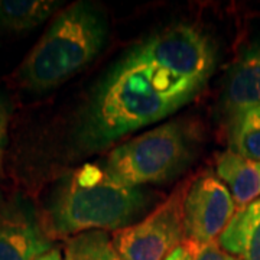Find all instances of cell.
Returning <instances> with one entry per match:
<instances>
[{
  "instance_id": "cell-1",
  "label": "cell",
  "mask_w": 260,
  "mask_h": 260,
  "mask_svg": "<svg viewBox=\"0 0 260 260\" xmlns=\"http://www.w3.org/2000/svg\"><path fill=\"white\" fill-rule=\"evenodd\" d=\"M205 84L178 74L136 45L99 85L78 124L77 142L84 150H102L127 133L171 116Z\"/></svg>"
},
{
  "instance_id": "cell-2",
  "label": "cell",
  "mask_w": 260,
  "mask_h": 260,
  "mask_svg": "<svg viewBox=\"0 0 260 260\" xmlns=\"http://www.w3.org/2000/svg\"><path fill=\"white\" fill-rule=\"evenodd\" d=\"M148 201L140 188L121 184L104 165L85 164L59 181L42 224L51 240L85 232H117L132 225Z\"/></svg>"
},
{
  "instance_id": "cell-3",
  "label": "cell",
  "mask_w": 260,
  "mask_h": 260,
  "mask_svg": "<svg viewBox=\"0 0 260 260\" xmlns=\"http://www.w3.org/2000/svg\"><path fill=\"white\" fill-rule=\"evenodd\" d=\"M109 35L107 16L90 2L58 12L18 70V81L30 93H47L80 73L102 52Z\"/></svg>"
},
{
  "instance_id": "cell-4",
  "label": "cell",
  "mask_w": 260,
  "mask_h": 260,
  "mask_svg": "<svg viewBox=\"0 0 260 260\" xmlns=\"http://www.w3.org/2000/svg\"><path fill=\"white\" fill-rule=\"evenodd\" d=\"M194 158V142L184 123L169 121L113 149L104 168L114 179L140 188L178 175Z\"/></svg>"
},
{
  "instance_id": "cell-5",
  "label": "cell",
  "mask_w": 260,
  "mask_h": 260,
  "mask_svg": "<svg viewBox=\"0 0 260 260\" xmlns=\"http://www.w3.org/2000/svg\"><path fill=\"white\" fill-rule=\"evenodd\" d=\"M188 185L189 182L181 184L142 221L113 232V244L121 260H165L184 243V200Z\"/></svg>"
},
{
  "instance_id": "cell-6",
  "label": "cell",
  "mask_w": 260,
  "mask_h": 260,
  "mask_svg": "<svg viewBox=\"0 0 260 260\" xmlns=\"http://www.w3.org/2000/svg\"><path fill=\"white\" fill-rule=\"evenodd\" d=\"M236 211L232 192L217 174L211 171L201 174L189 181L184 200L185 240L218 242Z\"/></svg>"
},
{
  "instance_id": "cell-7",
  "label": "cell",
  "mask_w": 260,
  "mask_h": 260,
  "mask_svg": "<svg viewBox=\"0 0 260 260\" xmlns=\"http://www.w3.org/2000/svg\"><path fill=\"white\" fill-rule=\"evenodd\" d=\"M139 48L178 74L195 80L208 81L215 65V52L210 39L189 25H175L156 32L139 44Z\"/></svg>"
},
{
  "instance_id": "cell-8",
  "label": "cell",
  "mask_w": 260,
  "mask_h": 260,
  "mask_svg": "<svg viewBox=\"0 0 260 260\" xmlns=\"http://www.w3.org/2000/svg\"><path fill=\"white\" fill-rule=\"evenodd\" d=\"M51 250V239L37 213L25 203L0 210V260H37Z\"/></svg>"
},
{
  "instance_id": "cell-9",
  "label": "cell",
  "mask_w": 260,
  "mask_h": 260,
  "mask_svg": "<svg viewBox=\"0 0 260 260\" xmlns=\"http://www.w3.org/2000/svg\"><path fill=\"white\" fill-rule=\"evenodd\" d=\"M223 104L229 119L260 106V44L233 65L224 88Z\"/></svg>"
},
{
  "instance_id": "cell-10",
  "label": "cell",
  "mask_w": 260,
  "mask_h": 260,
  "mask_svg": "<svg viewBox=\"0 0 260 260\" xmlns=\"http://www.w3.org/2000/svg\"><path fill=\"white\" fill-rule=\"evenodd\" d=\"M215 174L230 189L237 208L260 198V160L246 159L227 150L217 155Z\"/></svg>"
},
{
  "instance_id": "cell-11",
  "label": "cell",
  "mask_w": 260,
  "mask_h": 260,
  "mask_svg": "<svg viewBox=\"0 0 260 260\" xmlns=\"http://www.w3.org/2000/svg\"><path fill=\"white\" fill-rule=\"evenodd\" d=\"M218 244L239 260H260V198L237 208Z\"/></svg>"
},
{
  "instance_id": "cell-12",
  "label": "cell",
  "mask_w": 260,
  "mask_h": 260,
  "mask_svg": "<svg viewBox=\"0 0 260 260\" xmlns=\"http://www.w3.org/2000/svg\"><path fill=\"white\" fill-rule=\"evenodd\" d=\"M58 5L49 0H2L0 29L12 34L32 30L48 20Z\"/></svg>"
},
{
  "instance_id": "cell-13",
  "label": "cell",
  "mask_w": 260,
  "mask_h": 260,
  "mask_svg": "<svg viewBox=\"0 0 260 260\" xmlns=\"http://www.w3.org/2000/svg\"><path fill=\"white\" fill-rule=\"evenodd\" d=\"M229 145L233 153L260 160V106L229 119Z\"/></svg>"
},
{
  "instance_id": "cell-14",
  "label": "cell",
  "mask_w": 260,
  "mask_h": 260,
  "mask_svg": "<svg viewBox=\"0 0 260 260\" xmlns=\"http://www.w3.org/2000/svg\"><path fill=\"white\" fill-rule=\"evenodd\" d=\"M65 260H121L106 232H85L68 239L64 246Z\"/></svg>"
},
{
  "instance_id": "cell-15",
  "label": "cell",
  "mask_w": 260,
  "mask_h": 260,
  "mask_svg": "<svg viewBox=\"0 0 260 260\" xmlns=\"http://www.w3.org/2000/svg\"><path fill=\"white\" fill-rule=\"evenodd\" d=\"M182 247L185 250L188 260H239L221 249L218 242L198 243L184 240Z\"/></svg>"
},
{
  "instance_id": "cell-16",
  "label": "cell",
  "mask_w": 260,
  "mask_h": 260,
  "mask_svg": "<svg viewBox=\"0 0 260 260\" xmlns=\"http://www.w3.org/2000/svg\"><path fill=\"white\" fill-rule=\"evenodd\" d=\"M8 124H9V114L5 103L0 100V177L3 175V158L8 145Z\"/></svg>"
},
{
  "instance_id": "cell-17",
  "label": "cell",
  "mask_w": 260,
  "mask_h": 260,
  "mask_svg": "<svg viewBox=\"0 0 260 260\" xmlns=\"http://www.w3.org/2000/svg\"><path fill=\"white\" fill-rule=\"evenodd\" d=\"M37 260H65L64 253L58 249H51L47 253H44L42 256H39Z\"/></svg>"
},
{
  "instance_id": "cell-18",
  "label": "cell",
  "mask_w": 260,
  "mask_h": 260,
  "mask_svg": "<svg viewBox=\"0 0 260 260\" xmlns=\"http://www.w3.org/2000/svg\"><path fill=\"white\" fill-rule=\"evenodd\" d=\"M165 260H188L186 259V253L184 250V247H182V244L172 251Z\"/></svg>"
},
{
  "instance_id": "cell-19",
  "label": "cell",
  "mask_w": 260,
  "mask_h": 260,
  "mask_svg": "<svg viewBox=\"0 0 260 260\" xmlns=\"http://www.w3.org/2000/svg\"><path fill=\"white\" fill-rule=\"evenodd\" d=\"M3 205H5V203H3V195L0 192V210L3 208Z\"/></svg>"
}]
</instances>
